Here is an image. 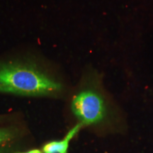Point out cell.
<instances>
[{"instance_id":"cell-2","label":"cell","mask_w":153,"mask_h":153,"mask_svg":"<svg viewBox=\"0 0 153 153\" xmlns=\"http://www.w3.org/2000/svg\"><path fill=\"white\" fill-rule=\"evenodd\" d=\"M100 73L89 68L81 77L80 88L72 97L71 110L82 126H100L117 119V113L102 88Z\"/></svg>"},{"instance_id":"cell-5","label":"cell","mask_w":153,"mask_h":153,"mask_svg":"<svg viewBox=\"0 0 153 153\" xmlns=\"http://www.w3.org/2000/svg\"><path fill=\"white\" fill-rule=\"evenodd\" d=\"M16 153H43V152L39 150H32L26 152H16Z\"/></svg>"},{"instance_id":"cell-4","label":"cell","mask_w":153,"mask_h":153,"mask_svg":"<svg viewBox=\"0 0 153 153\" xmlns=\"http://www.w3.org/2000/svg\"><path fill=\"white\" fill-rule=\"evenodd\" d=\"M11 136V132L7 129L0 130V143L8 140Z\"/></svg>"},{"instance_id":"cell-1","label":"cell","mask_w":153,"mask_h":153,"mask_svg":"<svg viewBox=\"0 0 153 153\" xmlns=\"http://www.w3.org/2000/svg\"><path fill=\"white\" fill-rule=\"evenodd\" d=\"M62 78L33 55L0 61V93L23 97H57L64 91Z\"/></svg>"},{"instance_id":"cell-3","label":"cell","mask_w":153,"mask_h":153,"mask_svg":"<svg viewBox=\"0 0 153 153\" xmlns=\"http://www.w3.org/2000/svg\"><path fill=\"white\" fill-rule=\"evenodd\" d=\"M82 127V124H77L68 132L65 137L62 140L52 141L45 144L43 147V153H68L69 143Z\"/></svg>"}]
</instances>
